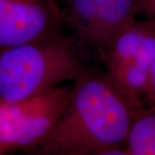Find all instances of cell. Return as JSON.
I'll list each match as a JSON object with an SVG mask.
<instances>
[{"label": "cell", "mask_w": 155, "mask_h": 155, "mask_svg": "<svg viewBox=\"0 0 155 155\" xmlns=\"http://www.w3.org/2000/svg\"><path fill=\"white\" fill-rule=\"evenodd\" d=\"M143 107L124 97L95 67L72 83L60 120L27 155H89L124 147L134 119Z\"/></svg>", "instance_id": "6da1fadb"}, {"label": "cell", "mask_w": 155, "mask_h": 155, "mask_svg": "<svg viewBox=\"0 0 155 155\" xmlns=\"http://www.w3.org/2000/svg\"><path fill=\"white\" fill-rule=\"evenodd\" d=\"M92 60L64 29L0 50V104H17L74 83L95 67Z\"/></svg>", "instance_id": "7a4b0ae2"}, {"label": "cell", "mask_w": 155, "mask_h": 155, "mask_svg": "<svg viewBox=\"0 0 155 155\" xmlns=\"http://www.w3.org/2000/svg\"><path fill=\"white\" fill-rule=\"evenodd\" d=\"M60 8L62 28L100 62L141 13L138 0H62Z\"/></svg>", "instance_id": "3957f363"}, {"label": "cell", "mask_w": 155, "mask_h": 155, "mask_svg": "<svg viewBox=\"0 0 155 155\" xmlns=\"http://www.w3.org/2000/svg\"><path fill=\"white\" fill-rule=\"evenodd\" d=\"M154 59L155 22L146 17L114 40L101 63L111 84L127 99L144 107L145 87Z\"/></svg>", "instance_id": "277c9868"}, {"label": "cell", "mask_w": 155, "mask_h": 155, "mask_svg": "<svg viewBox=\"0 0 155 155\" xmlns=\"http://www.w3.org/2000/svg\"><path fill=\"white\" fill-rule=\"evenodd\" d=\"M72 85H61L32 98L0 104V149L27 153L51 132L64 113Z\"/></svg>", "instance_id": "5b68a950"}, {"label": "cell", "mask_w": 155, "mask_h": 155, "mask_svg": "<svg viewBox=\"0 0 155 155\" xmlns=\"http://www.w3.org/2000/svg\"><path fill=\"white\" fill-rule=\"evenodd\" d=\"M61 29V8L54 0H0V50Z\"/></svg>", "instance_id": "8992f818"}, {"label": "cell", "mask_w": 155, "mask_h": 155, "mask_svg": "<svg viewBox=\"0 0 155 155\" xmlns=\"http://www.w3.org/2000/svg\"><path fill=\"white\" fill-rule=\"evenodd\" d=\"M124 148L129 155H155V104L136 114Z\"/></svg>", "instance_id": "52a82bcc"}, {"label": "cell", "mask_w": 155, "mask_h": 155, "mask_svg": "<svg viewBox=\"0 0 155 155\" xmlns=\"http://www.w3.org/2000/svg\"><path fill=\"white\" fill-rule=\"evenodd\" d=\"M143 102L145 105L155 104V59L150 67L145 87Z\"/></svg>", "instance_id": "ba28073f"}, {"label": "cell", "mask_w": 155, "mask_h": 155, "mask_svg": "<svg viewBox=\"0 0 155 155\" xmlns=\"http://www.w3.org/2000/svg\"><path fill=\"white\" fill-rule=\"evenodd\" d=\"M89 155H129V153L124 147H116V148L107 149Z\"/></svg>", "instance_id": "9c48e42d"}, {"label": "cell", "mask_w": 155, "mask_h": 155, "mask_svg": "<svg viewBox=\"0 0 155 155\" xmlns=\"http://www.w3.org/2000/svg\"><path fill=\"white\" fill-rule=\"evenodd\" d=\"M146 17L155 21V0H152L147 5H146L142 11Z\"/></svg>", "instance_id": "30bf717a"}, {"label": "cell", "mask_w": 155, "mask_h": 155, "mask_svg": "<svg viewBox=\"0 0 155 155\" xmlns=\"http://www.w3.org/2000/svg\"><path fill=\"white\" fill-rule=\"evenodd\" d=\"M151 1H152V0H138L139 5H140V6L141 13H142V11H143V9H144L145 6L147 5Z\"/></svg>", "instance_id": "8fae6325"}, {"label": "cell", "mask_w": 155, "mask_h": 155, "mask_svg": "<svg viewBox=\"0 0 155 155\" xmlns=\"http://www.w3.org/2000/svg\"><path fill=\"white\" fill-rule=\"evenodd\" d=\"M54 1H55L56 3H57V4H58L59 5H60V4H61V2L62 1V0H54Z\"/></svg>", "instance_id": "7c38bea8"}, {"label": "cell", "mask_w": 155, "mask_h": 155, "mask_svg": "<svg viewBox=\"0 0 155 155\" xmlns=\"http://www.w3.org/2000/svg\"><path fill=\"white\" fill-rule=\"evenodd\" d=\"M0 155H4V153H2V151H1V149H0Z\"/></svg>", "instance_id": "4fadbf2b"}]
</instances>
